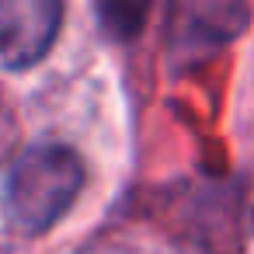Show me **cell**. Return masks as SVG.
Instances as JSON below:
<instances>
[{
  "label": "cell",
  "mask_w": 254,
  "mask_h": 254,
  "mask_svg": "<svg viewBox=\"0 0 254 254\" xmlns=\"http://www.w3.org/2000/svg\"><path fill=\"white\" fill-rule=\"evenodd\" d=\"M80 185V157L63 143H39L25 150L7 174V212L21 230L39 233L70 209Z\"/></svg>",
  "instance_id": "cell-1"
},
{
  "label": "cell",
  "mask_w": 254,
  "mask_h": 254,
  "mask_svg": "<svg viewBox=\"0 0 254 254\" xmlns=\"http://www.w3.org/2000/svg\"><path fill=\"white\" fill-rule=\"evenodd\" d=\"M63 0H0V70H28L56 42Z\"/></svg>",
  "instance_id": "cell-2"
},
{
  "label": "cell",
  "mask_w": 254,
  "mask_h": 254,
  "mask_svg": "<svg viewBox=\"0 0 254 254\" xmlns=\"http://www.w3.org/2000/svg\"><path fill=\"white\" fill-rule=\"evenodd\" d=\"M94 4H98V18L105 32L119 42H129L143 32L153 0H94Z\"/></svg>",
  "instance_id": "cell-3"
}]
</instances>
